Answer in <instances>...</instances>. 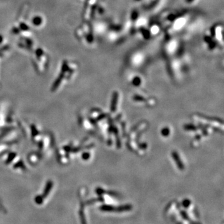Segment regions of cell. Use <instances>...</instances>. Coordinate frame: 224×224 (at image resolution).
Here are the masks:
<instances>
[{"label":"cell","instance_id":"cell-2","mask_svg":"<svg viewBox=\"0 0 224 224\" xmlns=\"http://www.w3.org/2000/svg\"><path fill=\"white\" fill-rule=\"evenodd\" d=\"M1 41H2V37H1V36H0V42H1Z\"/></svg>","mask_w":224,"mask_h":224},{"label":"cell","instance_id":"cell-1","mask_svg":"<svg viewBox=\"0 0 224 224\" xmlns=\"http://www.w3.org/2000/svg\"><path fill=\"white\" fill-rule=\"evenodd\" d=\"M41 19L40 18V17H36V18H34V20H33V22H34V24H36V25H37V26H38L39 24H41Z\"/></svg>","mask_w":224,"mask_h":224}]
</instances>
